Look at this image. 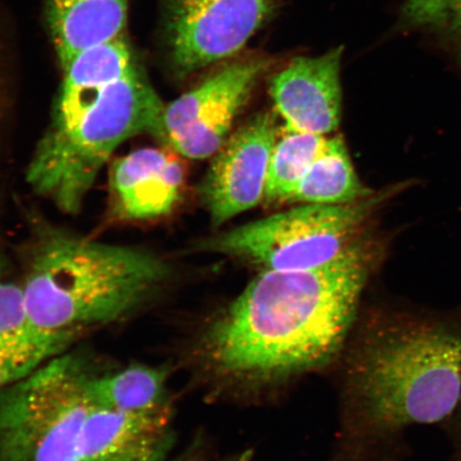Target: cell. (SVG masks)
Wrapping results in <instances>:
<instances>
[{
    "instance_id": "obj_3",
    "label": "cell",
    "mask_w": 461,
    "mask_h": 461,
    "mask_svg": "<svg viewBox=\"0 0 461 461\" xmlns=\"http://www.w3.org/2000/svg\"><path fill=\"white\" fill-rule=\"evenodd\" d=\"M38 230L23 291L34 325L63 351L140 312L170 278L169 265L152 252L53 227Z\"/></svg>"
},
{
    "instance_id": "obj_10",
    "label": "cell",
    "mask_w": 461,
    "mask_h": 461,
    "mask_svg": "<svg viewBox=\"0 0 461 461\" xmlns=\"http://www.w3.org/2000/svg\"><path fill=\"white\" fill-rule=\"evenodd\" d=\"M342 57V48L317 57H297L270 79L269 94L286 128L321 136L338 129Z\"/></svg>"
},
{
    "instance_id": "obj_11",
    "label": "cell",
    "mask_w": 461,
    "mask_h": 461,
    "mask_svg": "<svg viewBox=\"0 0 461 461\" xmlns=\"http://www.w3.org/2000/svg\"><path fill=\"white\" fill-rule=\"evenodd\" d=\"M176 153L165 149H140L113 161L109 175L111 214L119 221L158 218L180 200L183 167Z\"/></svg>"
},
{
    "instance_id": "obj_15",
    "label": "cell",
    "mask_w": 461,
    "mask_h": 461,
    "mask_svg": "<svg viewBox=\"0 0 461 461\" xmlns=\"http://www.w3.org/2000/svg\"><path fill=\"white\" fill-rule=\"evenodd\" d=\"M357 176L341 137L328 138L321 153L291 195V203L343 205L371 197Z\"/></svg>"
},
{
    "instance_id": "obj_9",
    "label": "cell",
    "mask_w": 461,
    "mask_h": 461,
    "mask_svg": "<svg viewBox=\"0 0 461 461\" xmlns=\"http://www.w3.org/2000/svg\"><path fill=\"white\" fill-rule=\"evenodd\" d=\"M276 138V114L262 112L252 115L218 149L201 187L215 227L264 199Z\"/></svg>"
},
{
    "instance_id": "obj_8",
    "label": "cell",
    "mask_w": 461,
    "mask_h": 461,
    "mask_svg": "<svg viewBox=\"0 0 461 461\" xmlns=\"http://www.w3.org/2000/svg\"><path fill=\"white\" fill-rule=\"evenodd\" d=\"M269 68L261 57L229 62L166 105L164 146L190 159L215 155Z\"/></svg>"
},
{
    "instance_id": "obj_4",
    "label": "cell",
    "mask_w": 461,
    "mask_h": 461,
    "mask_svg": "<svg viewBox=\"0 0 461 461\" xmlns=\"http://www.w3.org/2000/svg\"><path fill=\"white\" fill-rule=\"evenodd\" d=\"M353 428L368 436L441 422L461 393V326L416 315L380 316L350 350Z\"/></svg>"
},
{
    "instance_id": "obj_16",
    "label": "cell",
    "mask_w": 461,
    "mask_h": 461,
    "mask_svg": "<svg viewBox=\"0 0 461 461\" xmlns=\"http://www.w3.org/2000/svg\"><path fill=\"white\" fill-rule=\"evenodd\" d=\"M94 405L123 412H152L171 408L163 367L134 363L120 370L97 372L91 383Z\"/></svg>"
},
{
    "instance_id": "obj_2",
    "label": "cell",
    "mask_w": 461,
    "mask_h": 461,
    "mask_svg": "<svg viewBox=\"0 0 461 461\" xmlns=\"http://www.w3.org/2000/svg\"><path fill=\"white\" fill-rule=\"evenodd\" d=\"M62 71L26 180L34 193L75 215L121 144L144 134L165 143L166 105L126 37L92 46Z\"/></svg>"
},
{
    "instance_id": "obj_18",
    "label": "cell",
    "mask_w": 461,
    "mask_h": 461,
    "mask_svg": "<svg viewBox=\"0 0 461 461\" xmlns=\"http://www.w3.org/2000/svg\"><path fill=\"white\" fill-rule=\"evenodd\" d=\"M327 136L309 134L285 128L276 138L270 158L264 201L267 204L290 201L297 187L319 158L327 142Z\"/></svg>"
},
{
    "instance_id": "obj_20",
    "label": "cell",
    "mask_w": 461,
    "mask_h": 461,
    "mask_svg": "<svg viewBox=\"0 0 461 461\" xmlns=\"http://www.w3.org/2000/svg\"><path fill=\"white\" fill-rule=\"evenodd\" d=\"M460 402H461V393H460Z\"/></svg>"
},
{
    "instance_id": "obj_13",
    "label": "cell",
    "mask_w": 461,
    "mask_h": 461,
    "mask_svg": "<svg viewBox=\"0 0 461 461\" xmlns=\"http://www.w3.org/2000/svg\"><path fill=\"white\" fill-rule=\"evenodd\" d=\"M129 0H45V20L61 68L82 51L125 36Z\"/></svg>"
},
{
    "instance_id": "obj_7",
    "label": "cell",
    "mask_w": 461,
    "mask_h": 461,
    "mask_svg": "<svg viewBox=\"0 0 461 461\" xmlns=\"http://www.w3.org/2000/svg\"><path fill=\"white\" fill-rule=\"evenodd\" d=\"M278 0H164L173 71L185 77L229 59L273 19Z\"/></svg>"
},
{
    "instance_id": "obj_19",
    "label": "cell",
    "mask_w": 461,
    "mask_h": 461,
    "mask_svg": "<svg viewBox=\"0 0 461 461\" xmlns=\"http://www.w3.org/2000/svg\"><path fill=\"white\" fill-rule=\"evenodd\" d=\"M5 267H7V262H5V257L2 255V252H0V272Z\"/></svg>"
},
{
    "instance_id": "obj_1",
    "label": "cell",
    "mask_w": 461,
    "mask_h": 461,
    "mask_svg": "<svg viewBox=\"0 0 461 461\" xmlns=\"http://www.w3.org/2000/svg\"><path fill=\"white\" fill-rule=\"evenodd\" d=\"M384 249L370 236L322 267L265 270L200 331L195 370L219 390L253 393L324 366L342 348Z\"/></svg>"
},
{
    "instance_id": "obj_14",
    "label": "cell",
    "mask_w": 461,
    "mask_h": 461,
    "mask_svg": "<svg viewBox=\"0 0 461 461\" xmlns=\"http://www.w3.org/2000/svg\"><path fill=\"white\" fill-rule=\"evenodd\" d=\"M67 353L34 325L22 284L0 272V392Z\"/></svg>"
},
{
    "instance_id": "obj_5",
    "label": "cell",
    "mask_w": 461,
    "mask_h": 461,
    "mask_svg": "<svg viewBox=\"0 0 461 461\" xmlns=\"http://www.w3.org/2000/svg\"><path fill=\"white\" fill-rule=\"evenodd\" d=\"M402 186L343 205L304 204L202 241L199 249L273 272L322 267L370 238L375 214Z\"/></svg>"
},
{
    "instance_id": "obj_6",
    "label": "cell",
    "mask_w": 461,
    "mask_h": 461,
    "mask_svg": "<svg viewBox=\"0 0 461 461\" xmlns=\"http://www.w3.org/2000/svg\"><path fill=\"white\" fill-rule=\"evenodd\" d=\"M96 373L67 351L0 392V461H77Z\"/></svg>"
},
{
    "instance_id": "obj_12",
    "label": "cell",
    "mask_w": 461,
    "mask_h": 461,
    "mask_svg": "<svg viewBox=\"0 0 461 461\" xmlns=\"http://www.w3.org/2000/svg\"><path fill=\"white\" fill-rule=\"evenodd\" d=\"M172 407L152 412L91 408L77 461H165L173 445Z\"/></svg>"
},
{
    "instance_id": "obj_17",
    "label": "cell",
    "mask_w": 461,
    "mask_h": 461,
    "mask_svg": "<svg viewBox=\"0 0 461 461\" xmlns=\"http://www.w3.org/2000/svg\"><path fill=\"white\" fill-rule=\"evenodd\" d=\"M393 33L429 39L461 73V0H405Z\"/></svg>"
}]
</instances>
